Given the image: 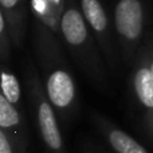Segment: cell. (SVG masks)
<instances>
[{
  "label": "cell",
  "instance_id": "obj_6",
  "mask_svg": "<svg viewBox=\"0 0 153 153\" xmlns=\"http://www.w3.org/2000/svg\"><path fill=\"white\" fill-rule=\"evenodd\" d=\"M132 86L138 105L143 109L146 129L153 136V74L144 45L132 65Z\"/></svg>",
  "mask_w": 153,
  "mask_h": 153
},
{
  "label": "cell",
  "instance_id": "obj_11",
  "mask_svg": "<svg viewBox=\"0 0 153 153\" xmlns=\"http://www.w3.org/2000/svg\"><path fill=\"white\" fill-rule=\"evenodd\" d=\"M0 91L13 106L20 109L22 85L19 78L10 69L7 63H0Z\"/></svg>",
  "mask_w": 153,
  "mask_h": 153
},
{
  "label": "cell",
  "instance_id": "obj_13",
  "mask_svg": "<svg viewBox=\"0 0 153 153\" xmlns=\"http://www.w3.org/2000/svg\"><path fill=\"white\" fill-rule=\"evenodd\" d=\"M19 152L20 151L15 145L12 138L0 128V153H19Z\"/></svg>",
  "mask_w": 153,
  "mask_h": 153
},
{
  "label": "cell",
  "instance_id": "obj_8",
  "mask_svg": "<svg viewBox=\"0 0 153 153\" xmlns=\"http://www.w3.org/2000/svg\"><path fill=\"white\" fill-rule=\"evenodd\" d=\"M94 121L98 129L103 134V137L106 138L109 146L116 153H148V151L138 141H136L132 136H129L120 128L111 125L105 118L95 116Z\"/></svg>",
  "mask_w": 153,
  "mask_h": 153
},
{
  "label": "cell",
  "instance_id": "obj_14",
  "mask_svg": "<svg viewBox=\"0 0 153 153\" xmlns=\"http://www.w3.org/2000/svg\"><path fill=\"white\" fill-rule=\"evenodd\" d=\"M144 46H145L146 53H148V56H149V66H151L152 74H153V36H149L148 39L144 42Z\"/></svg>",
  "mask_w": 153,
  "mask_h": 153
},
{
  "label": "cell",
  "instance_id": "obj_3",
  "mask_svg": "<svg viewBox=\"0 0 153 153\" xmlns=\"http://www.w3.org/2000/svg\"><path fill=\"white\" fill-rule=\"evenodd\" d=\"M24 79H26L27 91H28V97L31 101L32 110H34L39 136L47 152L67 153L63 134H62V130L59 128L58 114L46 95L40 74L31 61L27 62L26 65Z\"/></svg>",
  "mask_w": 153,
  "mask_h": 153
},
{
  "label": "cell",
  "instance_id": "obj_9",
  "mask_svg": "<svg viewBox=\"0 0 153 153\" xmlns=\"http://www.w3.org/2000/svg\"><path fill=\"white\" fill-rule=\"evenodd\" d=\"M0 8L7 19L12 45L20 47L26 34V0H0Z\"/></svg>",
  "mask_w": 153,
  "mask_h": 153
},
{
  "label": "cell",
  "instance_id": "obj_7",
  "mask_svg": "<svg viewBox=\"0 0 153 153\" xmlns=\"http://www.w3.org/2000/svg\"><path fill=\"white\" fill-rule=\"evenodd\" d=\"M0 128L12 138L20 152L27 145V132L22 110L13 106L0 91Z\"/></svg>",
  "mask_w": 153,
  "mask_h": 153
},
{
  "label": "cell",
  "instance_id": "obj_4",
  "mask_svg": "<svg viewBox=\"0 0 153 153\" xmlns=\"http://www.w3.org/2000/svg\"><path fill=\"white\" fill-rule=\"evenodd\" d=\"M113 24L121 59L132 66L144 45L146 27L145 0H114Z\"/></svg>",
  "mask_w": 153,
  "mask_h": 153
},
{
  "label": "cell",
  "instance_id": "obj_5",
  "mask_svg": "<svg viewBox=\"0 0 153 153\" xmlns=\"http://www.w3.org/2000/svg\"><path fill=\"white\" fill-rule=\"evenodd\" d=\"M83 18L100 46L105 62L111 71H117L121 59L114 24L101 0H78Z\"/></svg>",
  "mask_w": 153,
  "mask_h": 153
},
{
  "label": "cell",
  "instance_id": "obj_10",
  "mask_svg": "<svg viewBox=\"0 0 153 153\" xmlns=\"http://www.w3.org/2000/svg\"><path fill=\"white\" fill-rule=\"evenodd\" d=\"M31 13L34 15L35 20L42 23L53 31L61 39V19L62 16L56 13L54 7L50 4L48 0H28Z\"/></svg>",
  "mask_w": 153,
  "mask_h": 153
},
{
  "label": "cell",
  "instance_id": "obj_2",
  "mask_svg": "<svg viewBox=\"0 0 153 153\" xmlns=\"http://www.w3.org/2000/svg\"><path fill=\"white\" fill-rule=\"evenodd\" d=\"M61 39L81 71L97 87L106 89L108 65L85 20L78 0H66L61 19Z\"/></svg>",
  "mask_w": 153,
  "mask_h": 153
},
{
  "label": "cell",
  "instance_id": "obj_12",
  "mask_svg": "<svg viewBox=\"0 0 153 153\" xmlns=\"http://www.w3.org/2000/svg\"><path fill=\"white\" fill-rule=\"evenodd\" d=\"M12 46L7 19L0 8V63H10Z\"/></svg>",
  "mask_w": 153,
  "mask_h": 153
},
{
  "label": "cell",
  "instance_id": "obj_1",
  "mask_svg": "<svg viewBox=\"0 0 153 153\" xmlns=\"http://www.w3.org/2000/svg\"><path fill=\"white\" fill-rule=\"evenodd\" d=\"M34 50L46 95L58 117L69 118L78 105L74 75L67 65L61 39L36 20L34 24Z\"/></svg>",
  "mask_w": 153,
  "mask_h": 153
}]
</instances>
